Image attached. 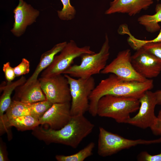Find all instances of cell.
I'll return each instance as SVG.
<instances>
[{
	"mask_svg": "<svg viewBox=\"0 0 161 161\" xmlns=\"http://www.w3.org/2000/svg\"><path fill=\"white\" fill-rule=\"evenodd\" d=\"M95 126L83 114L72 116L69 122L61 128L54 130L38 126L32 134L46 143H56L77 148L92 131Z\"/></svg>",
	"mask_w": 161,
	"mask_h": 161,
	"instance_id": "1",
	"label": "cell"
},
{
	"mask_svg": "<svg viewBox=\"0 0 161 161\" xmlns=\"http://www.w3.org/2000/svg\"><path fill=\"white\" fill-rule=\"evenodd\" d=\"M153 86L152 79L143 82L127 81L111 74L108 77L101 80L92 91L89 98L88 112L93 117L97 115L98 101L104 95H109L139 99L145 92L150 90Z\"/></svg>",
	"mask_w": 161,
	"mask_h": 161,
	"instance_id": "2",
	"label": "cell"
},
{
	"mask_svg": "<svg viewBox=\"0 0 161 161\" xmlns=\"http://www.w3.org/2000/svg\"><path fill=\"white\" fill-rule=\"evenodd\" d=\"M140 106L138 98L106 95L98 101L97 115L112 118L118 123H127L130 114L138 110Z\"/></svg>",
	"mask_w": 161,
	"mask_h": 161,
	"instance_id": "3",
	"label": "cell"
},
{
	"mask_svg": "<svg viewBox=\"0 0 161 161\" xmlns=\"http://www.w3.org/2000/svg\"><path fill=\"white\" fill-rule=\"evenodd\" d=\"M110 46L108 35L100 51L97 53L85 54L81 56L79 65H72L64 73L78 78H87L100 73L106 65L110 55Z\"/></svg>",
	"mask_w": 161,
	"mask_h": 161,
	"instance_id": "4",
	"label": "cell"
},
{
	"mask_svg": "<svg viewBox=\"0 0 161 161\" xmlns=\"http://www.w3.org/2000/svg\"><path fill=\"white\" fill-rule=\"evenodd\" d=\"M161 143V137L152 140L139 139L132 140L109 132L102 127H99L97 154L102 157L114 154L119 151L140 144Z\"/></svg>",
	"mask_w": 161,
	"mask_h": 161,
	"instance_id": "5",
	"label": "cell"
},
{
	"mask_svg": "<svg viewBox=\"0 0 161 161\" xmlns=\"http://www.w3.org/2000/svg\"><path fill=\"white\" fill-rule=\"evenodd\" d=\"M64 75L70 87L71 114H84L88 111L89 96L95 86V79L92 76L87 78L75 79L68 75Z\"/></svg>",
	"mask_w": 161,
	"mask_h": 161,
	"instance_id": "6",
	"label": "cell"
},
{
	"mask_svg": "<svg viewBox=\"0 0 161 161\" xmlns=\"http://www.w3.org/2000/svg\"><path fill=\"white\" fill-rule=\"evenodd\" d=\"M56 55L52 63L41 73V77L48 78L63 73L72 65L74 59L85 54H93L95 52L90 46L78 47L76 42L71 40L60 52Z\"/></svg>",
	"mask_w": 161,
	"mask_h": 161,
	"instance_id": "7",
	"label": "cell"
},
{
	"mask_svg": "<svg viewBox=\"0 0 161 161\" xmlns=\"http://www.w3.org/2000/svg\"><path fill=\"white\" fill-rule=\"evenodd\" d=\"M38 79L47 100L53 104L71 102L69 86L64 74Z\"/></svg>",
	"mask_w": 161,
	"mask_h": 161,
	"instance_id": "8",
	"label": "cell"
},
{
	"mask_svg": "<svg viewBox=\"0 0 161 161\" xmlns=\"http://www.w3.org/2000/svg\"><path fill=\"white\" fill-rule=\"evenodd\" d=\"M131 53L127 49L119 52L116 57L106 65L100 73L113 74L120 79L127 81L143 82L146 79L135 70L131 61Z\"/></svg>",
	"mask_w": 161,
	"mask_h": 161,
	"instance_id": "9",
	"label": "cell"
},
{
	"mask_svg": "<svg viewBox=\"0 0 161 161\" xmlns=\"http://www.w3.org/2000/svg\"><path fill=\"white\" fill-rule=\"evenodd\" d=\"M139 99L140 106L138 112L134 116L131 117L127 123L142 129L151 128L157 119L154 113L157 105L154 92L147 91Z\"/></svg>",
	"mask_w": 161,
	"mask_h": 161,
	"instance_id": "10",
	"label": "cell"
},
{
	"mask_svg": "<svg viewBox=\"0 0 161 161\" xmlns=\"http://www.w3.org/2000/svg\"><path fill=\"white\" fill-rule=\"evenodd\" d=\"M131 61L136 71L146 79L155 78L161 72V62L143 47L131 55Z\"/></svg>",
	"mask_w": 161,
	"mask_h": 161,
	"instance_id": "11",
	"label": "cell"
},
{
	"mask_svg": "<svg viewBox=\"0 0 161 161\" xmlns=\"http://www.w3.org/2000/svg\"><path fill=\"white\" fill-rule=\"evenodd\" d=\"M15 19L13 27L10 30L12 34L19 37L25 32L28 26L35 22L40 12L24 0H19V3L13 10Z\"/></svg>",
	"mask_w": 161,
	"mask_h": 161,
	"instance_id": "12",
	"label": "cell"
},
{
	"mask_svg": "<svg viewBox=\"0 0 161 161\" xmlns=\"http://www.w3.org/2000/svg\"><path fill=\"white\" fill-rule=\"evenodd\" d=\"M70 109L71 102L53 103L39 119L40 124L47 125L54 130L61 128L69 122L72 117Z\"/></svg>",
	"mask_w": 161,
	"mask_h": 161,
	"instance_id": "13",
	"label": "cell"
},
{
	"mask_svg": "<svg viewBox=\"0 0 161 161\" xmlns=\"http://www.w3.org/2000/svg\"><path fill=\"white\" fill-rule=\"evenodd\" d=\"M153 2V0H113L105 14L110 15L117 13L134 16L142 10L147 9Z\"/></svg>",
	"mask_w": 161,
	"mask_h": 161,
	"instance_id": "14",
	"label": "cell"
},
{
	"mask_svg": "<svg viewBox=\"0 0 161 161\" xmlns=\"http://www.w3.org/2000/svg\"><path fill=\"white\" fill-rule=\"evenodd\" d=\"M13 100L25 103H32L46 100L38 79L27 86L17 87Z\"/></svg>",
	"mask_w": 161,
	"mask_h": 161,
	"instance_id": "15",
	"label": "cell"
},
{
	"mask_svg": "<svg viewBox=\"0 0 161 161\" xmlns=\"http://www.w3.org/2000/svg\"><path fill=\"white\" fill-rule=\"evenodd\" d=\"M40 124L39 119L30 115L19 116L7 119L4 115L0 117V131H7L11 126L18 130L24 131L33 130Z\"/></svg>",
	"mask_w": 161,
	"mask_h": 161,
	"instance_id": "16",
	"label": "cell"
},
{
	"mask_svg": "<svg viewBox=\"0 0 161 161\" xmlns=\"http://www.w3.org/2000/svg\"><path fill=\"white\" fill-rule=\"evenodd\" d=\"M67 43L64 41L56 44L51 49L43 53L34 72L23 85L27 86L37 80L39 75L50 65L55 56L62 50Z\"/></svg>",
	"mask_w": 161,
	"mask_h": 161,
	"instance_id": "17",
	"label": "cell"
},
{
	"mask_svg": "<svg viewBox=\"0 0 161 161\" xmlns=\"http://www.w3.org/2000/svg\"><path fill=\"white\" fill-rule=\"evenodd\" d=\"M26 80L25 77L22 76L16 81L7 82L6 85L0 87V91H3V92L0 99V117L4 115L10 106L12 101L11 95L13 91L17 87L23 84Z\"/></svg>",
	"mask_w": 161,
	"mask_h": 161,
	"instance_id": "18",
	"label": "cell"
},
{
	"mask_svg": "<svg viewBox=\"0 0 161 161\" xmlns=\"http://www.w3.org/2000/svg\"><path fill=\"white\" fill-rule=\"evenodd\" d=\"M155 13L154 15H144L139 17L137 21L150 33L160 30L161 27L159 23L161 22V4H158L155 8Z\"/></svg>",
	"mask_w": 161,
	"mask_h": 161,
	"instance_id": "19",
	"label": "cell"
},
{
	"mask_svg": "<svg viewBox=\"0 0 161 161\" xmlns=\"http://www.w3.org/2000/svg\"><path fill=\"white\" fill-rule=\"evenodd\" d=\"M6 112L4 115L8 119L24 115L34 116L30 103H25L14 100H12Z\"/></svg>",
	"mask_w": 161,
	"mask_h": 161,
	"instance_id": "20",
	"label": "cell"
},
{
	"mask_svg": "<svg viewBox=\"0 0 161 161\" xmlns=\"http://www.w3.org/2000/svg\"><path fill=\"white\" fill-rule=\"evenodd\" d=\"M95 146V143L91 142L76 153L68 156L57 155L55 158L58 161H83L92 155Z\"/></svg>",
	"mask_w": 161,
	"mask_h": 161,
	"instance_id": "21",
	"label": "cell"
},
{
	"mask_svg": "<svg viewBox=\"0 0 161 161\" xmlns=\"http://www.w3.org/2000/svg\"><path fill=\"white\" fill-rule=\"evenodd\" d=\"M63 7L61 10L57 11L59 18L63 20L68 21L73 19L76 13L75 7L72 6L70 0H60Z\"/></svg>",
	"mask_w": 161,
	"mask_h": 161,
	"instance_id": "22",
	"label": "cell"
},
{
	"mask_svg": "<svg viewBox=\"0 0 161 161\" xmlns=\"http://www.w3.org/2000/svg\"><path fill=\"white\" fill-rule=\"evenodd\" d=\"M52 104L47 100L30 103L34 117L39 119L51 107Z\"/></svg>",
	"mask_w": 161,
	"mask_h": 161,
	"instance_id": "23",
	"label": "cell"
},
{
	"mask_svg": "<svg viewBox=\"0 0 161 161\" xmlns=\"http://www.w3.org/2000/svg\"><path fill=\"white\" fill-rule=\"evenodd\" d=\"M143 47L161 62V41L147 44Z\"/></svg>",
	"mask_w": 161,
	"mask_h": 161,
	"instance_id": "24",
	"label": "cell"
},
{
	"mask_svg": "<svg viewBox=\"0 0 161 161\" xmlns=\"http://www.w3.org/2000/svg\"><path fill=\"white\" fill-rule=\"evenodd\" d=\"M14 69L16 77L28 74L30 71V62L27 59L23 58L21 63Z\"/></svg>",
	"mask_w": 161,
	"mask_h": 161,
	"instance_id": "25",
	"label": "cell"
},
{
	"mask_svg": "<svg viewBox=\"0 0 161 161\" xmlns=\"http://www.w3.org/2000/svg\"><path fill=\"white\" fill-rule=\"evenodd\" d=\"M2 70L4 73L5 79L7 81H12L16 77L14 68L11 66L9 62H7L3 64Z\"/></svg>",
	"mask_w": 161,
	"mask_h": 161,
	"instance_id": "26",
	"label": "cell"
},
{
	"mask_svg": "<svg viewBox=\"0 0 161 161\" xmlns=\"http://www.w3.org/2000/svg\"><path fill=\"white\" fill-rule=\"evenodd\" d=\"M137 158L139 161H161V153L157 155H151L146 151H143L138 155Z\"/></svg>",
	"mask_w": 161,
	"mask_h": 161,
	"instance_id": "27",
	"label": "cell"
},
{
	"mask_svg": "<svg viewBox=\"0 0 161 161\" xmlns=\"http://www.w3.org/2000/svg\"><path fill=\"white\" fill-rule=\"evenodd\" d=\"M150 129L154 134L161 135V110L159 111L156 122Z\"/></svg>",
	"mask_w": 161,
	"mask_h": 161,
	"instance_id": "28",
	"label": "cell"
},
{
	"mask_svg": "<svg viewBox=\"0 0 161 161\" xmlns=\"http://www.w3.org/2000/svg\"><path fill=\"white\" fill-rule=\"evenodd\" d=\"M2 145L0 146V161H5L7 160L5 149Z\"/></svg>",
	"mask_w": 161,
	"mask_h": 161,
	"instance_id": "29",
	"label": "cell"
},
{
	"mask_svg": "<svg viewBox=\"0 0 161 161\" xmlns=\"http://www.w3.org/2000/svg\"><path fill=\"white\" fill-rule=\"evenodd\" d=\"M154 93L157 105H161V90H157Z\"/></svg>",
	"mask_w": 161,
	"mask_h": 161,
	"instance_id": "30",
	"label": "cell"
},
{
	"mask_svg": "<svg viewBox=\"0 0 161 161\" xmlns=\"http://www.w3.org/2000/svg\"><path fill=\"white\" fill-rule=\"evenodd\" d=\"M158 2L159 1H160V0H156Z\"/></svg>",
	"mask_w": 161,
	"mask_h": 161,
	"instance_id": "31",
	"label": "cell"
}]
</instances>
